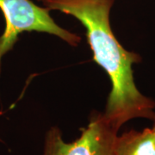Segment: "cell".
Here are the masks:
<instances>
[{
    "label": "cell",
    "mask_w": 155,
    "mask_h": 155,
    "mask_svg": "<svg viewBox=\"0 0 155 155\" xmlns=\"http://www.w3.org/2000/svg\"><path fill=\"white\" fill-rule=\"evenodd\" d=\"M115 155H155V138L152 128L130 130L116 136Z\"/></svg>",
    "instance_id": "4"
},
{
    "label": "cell",
    "mask_w": 155,
    "mask_h": 155,
    "mask_svg": "<svg viewBox=\"0 0 155 155\" xmlns=\"http://www.w3.org/2000/svg\"><path fill=\"white\" fill-rule=\"evenodd\" d=\"M154 122V123H153V126L151 127L152 128V131H153V135H154V138H155V120L153 121Z\"/></svg>",
    "instance_id": "5"
},
{
    "label": "cell",
    "mask_w": 155,
    "mask_h": 155,
    "mask_svg": "<svg viewBox=\"0 0 155 155\" xmlns=\"http://www.w3.org/2000/svg\"><path fill=\"white\" fill-rule=\"evenodd\" d=\"M0 9L6 22L0 37V63L2 57L12 49L18 35L25 31L52 34L72 46L81 41L78 35L60 27L50 17L48 8H41L30 0H0Z\"/></svg>",
    "instance_id": "2"
},
{
    "label": "cell",
    "mask_w": 155,
    "mask_h": 155,
    "mask_svg": "<svg viewBox=\"0 0 155 155\" xmlns=\"http://www.w3.org/2000/svg\"><path fill=\"white\" fill-rule=\"evenodd\" d=\"M117 133L103 113L94 112L88 125L81 128L80 136L72 142L64 141L61 130L51 127L46 134L42 155H115Z\"/></svg>",
    "instance_id": "3"
},
{
    "label": "cell",
    "mask_w": 155,
    "mask_h": 155,
    "mask_svg": "<svg viewBox=\"0 0 155 155\" xmlns=\"http://www.w3.org/2000/svg\"><path fill=\"white\" fill-rule=\"evenodd\" d=\"M39 1H42V0H39Z\"/></svg>",
    "instance_id": "6"
},
{
    "label": "cell",
    "mask_w": 155,
    "mask_h": 155,
    "mask_svg": "<svg viewBox=\"0 0 155 155\" xmlns=\"http://www.w3.org/2000/svg\"><path fill=\"white\" fill-rule=\"evenodd\" d=\"M115 0H42L45 7L76 17L86 29L94 60L110 78L112 89L104 116L115 130L135 118L155 120V101L137 88L133 65L138 54L126 50L117 41L110 23Z\"/></svg>",
    "instance_id": "1"
}]
</instances>
